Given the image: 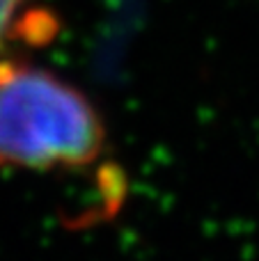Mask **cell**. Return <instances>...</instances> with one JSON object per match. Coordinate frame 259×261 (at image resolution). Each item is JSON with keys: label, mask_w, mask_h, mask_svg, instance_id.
Here are the masks:
<instances>
[{"label": "cell", "mask_w": 259, "mask_h": 261, "mask_svg": "<svg viewBox=\"0 0 259 261\" xmlns=\"http://www.w3.org/2000/svg\"><path fill=\"white\" fill-rule=\"evenodd\" d=\"M106 149V124L81 87L25 60L0 58V167L83 172Z\"/></svg>", "instance_id": "1"}, {"label": "cell", "mask_w": 259, "mask_h": 261, "mask_svg": "<svg viewBox=\"0 0 259 261\" xmlns=\"http://www.w3.org/2000/svg\"><path fill=\"white\" fill-rule=\"evenodd\" d=\"M55 25L35 9V0H0V58L16 39H48Z\"/></svg>", "instance_id": "2"}]
</instances>
